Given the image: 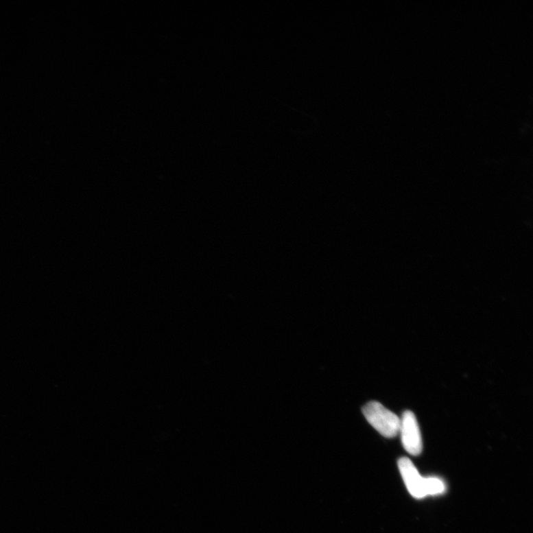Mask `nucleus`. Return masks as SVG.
Instances as JSON below:
<instances>
[{
    "mask_svg": "<svg viewBox=\"0 0 533 533\" xmlns=\"http://www.w3.org/2000/svg\"><path fill=\"white\" fill-rule=\"evenodd\" d=\"M400 419L399 434L401 435L402 445L409 454L418 455L423 451V443L416 416L407 410Z\"/></svg>",
    "mask_w": 533,
    "mask_h": 533,
    "instance_id": "7ed1b4c3",
    "label": "nucleus"
},
{
    "mask_svg": "<svg viewBox=\"0 0 533 533\" xmlns=\"http://www.w3.org/2000/svg\"><path fill=\"white\" fill-rule=\"evenodd\" d=\"M362 411L370 425L383 436L394 438L399 434L400 418L379 402H369Z\"/></svg>",
    "mask_w": 533,
    "mask_h": 533,
    "instance_id": "f03ea898",
    "label": "nucleus"
},
{
    "mask_svg": "<svg viewBox=\"0 0 533 533\" xmlns=\"http://www.w3.org/2000/svg\"><path fill=\"white\" fill-rule=\"evenodd\" d=\"M399 469L408 492L413 497L422 499L429 495H440L446 492V484L438 477L421 475L416 466L408 458H401L399 461Z\"/></svg>",
    "mask_w": 533,
    "mask_h": 533,
    "instance_id": "f257e3e1",
    "label": "nucleus"
}]
</instances>
